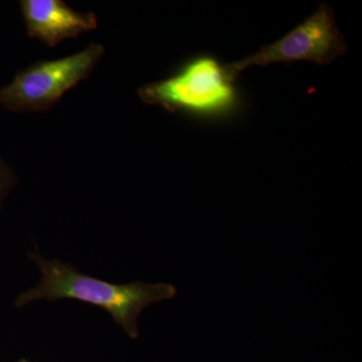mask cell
<instances>
[{
	"instance_id": "1",
	"label": "cell",
	"mask_w": 362,
	"mask_h": 362,
	"mask_svg": "<svg viewBox=\"0 0 362 362\" xmlns=\"http://www.w3.org/2000/svg\"><path fill=\"white\" fill-rule=\"evenodd\" d=\"M28 257L40 267L42 280L39 285L21 293L16 299V307L21 308L40 299L51 302L77 300L108 312L133 339L139 337L137 320L142 311L149 305L173 299L177 294V290L171 284H146L142 281L114 284L81 273L75 266L61 259L47 261L39 252H28Z\"/></svg>"
},
{
	"instance_id": "7",
	"label": "cell",
	"mask_w": 362,
	"mask_h": 362,
	"mask_svg": "<svg viewBox=\"0 0 362 362\" xmlns=\"http://www.w3.org/2000/svg\"><path fill=\"white\" fill-rule=\"evenodd\" d=\"M18 362H32V361H26V359H21V361H18Z\"/></svg>"
},
{
	"instance_id": "2",
	"label": "cell",
	"mask_w": 362,
	"mask_h": 362,
	"mask_svg": "<svg viewBox=\"0 0 362 362\" xmlns=\"http://www.w3.org/2000/svg\"><path fill=\"white\" fill-rule=\"evenodd\" d=\"M235 80L228 65L214 57L202 56L188 62L171 77L142 86L138 95L144 103L171 113L221 116L237 104Z\"/></svg>"
},
{
	"instance_id": "3",
	"label": "cell",
	"mask_w": 362,
	"mask_h": 362,
	"mask_svg": "<svg viewBox=\"0 0 362 362\" xmlns=\"http://www.w3.org/2000/svg\"><path fill=\"white\" fill-rule=\"evenodd\" d=\"M104 54L103 45L93 42L70 57L33 64L0 89V106L11 112L47 111L89 77Z\"/></svg>"
},
{
	"instance_id": "6",
	"label": "cell",
	"mask_w": 362,
	"mask_h": 362,
	"mask_svg": "<svg viewBox=\"0 0 362 362\" xmlns=\"http://www.w3.org/2000/svg\"><path fill=\"white\" fill-rule=\"evenodd\" d=\"M14 185H16V176L0 156V206Z\"/></svg>"
},
{
	"instance_id": "4",
	"label": "cell",
	"mask_w": 362,
	"mask_h": 362,
	"mask_svg": "<svg viewBox=\"0 0 362 362\" xmlns=\"http://www.w3.org/2000/svg\"><path fill=\"white\" fill-rule=\"evenodd\" d=\"M346 52V42L338 28L332 9L327 4H321L315 13L282 39L228 66L238 78L252 66H266L298 61L328 65Z\"/></svg>"
},
{
	"instance_id": "5",
	"label": "cell",
	"mask_w": 362,
	"mask_h": 362,
	"mask_svg": "<svg viewBox=\"0 0 362 362\" xmlns=\"http://www.w3.org/2000/svg\"><path fill=\"white\" fill-rule=\"evenodd\" d=\"M20 4L28 35L49 47L97 28L95 13L74 11L61 0H21Z\"/></svg>"
}]
</instances>
